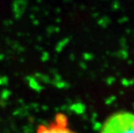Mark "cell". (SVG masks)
Here are the masks:
<instances>
[{
    "label": "cell",
    "instance_id": "1",
    "mask_svg": "<svg viewBox=\"0 0 134 133\" xmlns=\"http://www.w3.org/2000/svg\"><path fill=\"white\" fill-rule=\"evenodd\" d=\"M100 133H134V113L118 112L109 116Z\"/></svg>",
    "mask_w": 134,
    "mask_h": 133
},
{
    "label": "cell",
    "instance_id": "2",
    "mask_svg": "<svg viewBox=\"0 0 134 133\" xmlns=\"http://www.w3.org/2000/svg\"><path fill=\"white\" fill-rule=\"evenodd\" d=\"M35 133H77L69 125V120L64 113L59 112L47 124H42L36 128Z\"/></svg>",
    "mask_w": 134,
    "mask_h": 133
}]
</instances>
